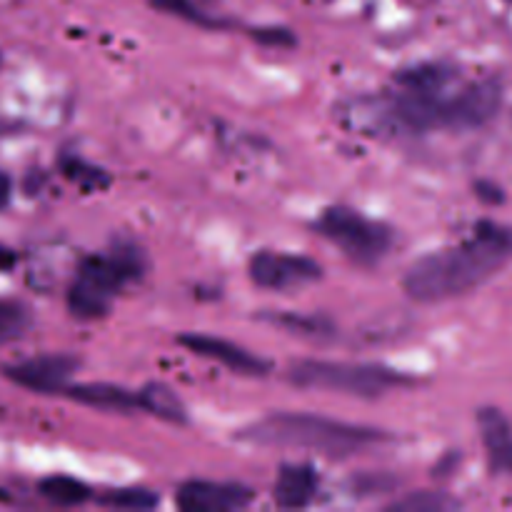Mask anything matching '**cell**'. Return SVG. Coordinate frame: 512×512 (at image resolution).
<instances>
[{
	"mask_svg": "<svg viewBox=\"0 0 512 512\" xmlns=\"http://www.w3.org/2000/svg\"><path fill=\"white\" fill-rule=\"evenodd\" d=\"M145 273V255L135 243H115L105 255H90L80 263L78 275L68 290V308L75 318H103L113 298L125 285Z\"/></svg>",
	"mask_w": 512,
	"mask_h": 512,
	"instance_id": "3",
	"label": "cell"
},
{
	"mask_svg": "<svg viewBox=\"0 0 512 512\" xmlns=\"http://www.w3.org/2000/svg\"><path fill=\"white\" fill-rule=\"evenodd\" d=\"M10 203V178L0 170V210Z\"/></svg>",
	"mask_w": 512,
	"mask_h": 512,
	"instance_id": "25",
	"label": "cell"
},
{
	"mask_svg": "<svg viewBox=\"0 0 512 512\" xmlns=\"http://www.w3.org/2000/svg\"><path fill=\"white\" fill-rule=\"evenodd\" d=\"M512 263V225L480 220L468 240L423 255L403 278L418 303H443L480 288Z\"/></svg>",
	"mask_w": 512,
	"mask_h": 512,
	"instance_id": "1",
	"label": "cell"
},
{
	"mask_svg": "<svg viewBox=\"0 0 512 512\" xmlns=\"http://www.w3.org/2000/svg\"><path fill=\"white\" fill-rule=\"evenodd\" d=\"M30 325V310L15 300H0V345L20 338Z\"/></svg>",
	"mask_w": 512,
	"mask_h": 512,
	"instance_id": "17",
	"label": "cell"
},
{
	"mask_svg": "<svg viewBox=\"0 0 512 512\" xmlns=\"http://www.w3.org/2000/svg\"><path fill=\"white\" fill-rule=\"evenodd\" d=\"M253 490L240 483L190 480L178 490V508L185 512H230L248 508Z\"/></svg>",
	"mask_w": 512,
	"mask_h": 512,
	"instance_id": "9",
	"label": "cell"
},
{
	"mask_svg": "<svg viewBox=\"0 0 512 512\" xmlns=\"http://www.w3.org/2000/svg\"><path fill=\"white\" fill-rule=\"evenodd\" d=\"M63 170L70 180H75V183L80 185H88V188H103V185L108 183V175H105L103 170L93 168V165H85L83 160L78 158L63 163Z\"/></svg>",
	"mask_w": 512,
	"mask_h": 512,
	"instance_id": "21",
	"label": "cell"
},
{
	"mask_svg": "<svg viewBox=\"0 0 512 512\" xmlns=\"http://www.w3.org/2000/svg\"><path fill=\"white\" fill-rule=\"evenodd\" d=\"M138 403L145 413L155 415L165 423H188V410H185L183 400L168 385L148 383L143 390H138Z\"/></svg>",
	"mask_w": 512,
	"mask_h": 512,
	"instance_id": "14",
	"label": "cell"
},
{
	"mask_svg": "<svg viewBox=\"0 0 512 512\" xmlns=\"http://www.w3.org/2000/svg\"><path fill=\"white\" fill-rule=\"evenodd\" d=\"M65 398L75 400L88 408L103 410V413H130V410L140 408L138 393L128 388H120L113 383H83V385H68L63 390Z\"/></svg>",
	"mask_w": 512,
	"mask_h": 512,
	"instance_id": "12",
	"label": "cell"
},
{
	"mask_svg": "<svg viewBox=\"0 0 512 512\" xmlns=\"http://www.w3.org/2000/svg\"><path fill=\"white\" fill-rule=\"evenodd\" d=\"M270 320L278 325H283V328L295 330V333L303 328H305V333H310V335H320V333H325V330H330L328 323H320V320H315V318H298V315H278V318L273 315Z\"/></svg>",
	"mask_w": 512,
	"mask_h": 512,
	"instance_id": "22",
	"label": "cell"
},
{
	"mask_svg": "<svg viewBox=\"0 0 512 512\" xmlns=\"http://www.w3.org/2000/svg\"><path fill=\"white\" fill-rule=\"evenodd\" d=\"M180 345L190 350V353L200 355V358L215 360V363L225 365V368L235 370L240 375H268L270 373V363L268 360L258 358L250 350L240 348V345L230 343L225 338H213V335H200V333H188L180 335L178 338Z\"/></svg>",
	"mask_w": 512,
	"mask_h": 512,
	"instance_id": "10",
	"label": "cell"
},
{
	"mask_svg": "<svg viewBox=\"0 0 512 512\" xmlns=\"http://www.w3.org/2000/svg\"><path fill=\"white\" fill-rule=\"evenodd\" d=\"M318 235L338 245L358 265H375L393 248V230L345 205H333L315 223Z\"/></svg>",
	"mask_w": 512,
	"mask_h": 512,
	"instance_id": "5",
	"label": "cell"
},
{
	"mask_svg": "<svg viewBox=\"0 0 512 512\" xmlns=\"http://www.w3.org/2000/svg\"><path fill=\"white\" fill-rule=\"evenodd\" d=\"M458 500L448 498L445 493H430V490H423V493H413L408 498L398 500L393 505V510L398 512H445V510H458Z\"/></svg>",
	"mask_w": 512,
	"mask_h": 512,
	"instance_id": "18",
	"label": "cell"
},
{
	"mask_svg": "<svg viewBox=\"0 0 512 512\" xmlns=\"http://www.w3.org/2000/svg\"><path fill=\"white\" fill-rule=\"evenodd\" d=\"M478 430L483 438L488 468L493 475H512V423L500 408L478 410Z\"/></svg>",
	"mask_w": 512,
	"mask_h": 512,
	"instance_id": "11",
	"label": "cell"
},
{
	"mask_svg": "<svg viewBox=\"0 0 512 512\" xmlns=\"http://www.w3.org/2000/svg\"><path fill=\"white\" fill-rule=\"evenodd\" d=\"M153 5L155 8L165 10V13L188 20V23L203 25V28H218V20H210L193 0H153Z\"/></svg>",
	"mask_w": 512,
	"mask_h": 512,
	"instance_id": "20",
	"label": "cell"
},
{
	"mask_svg": "<svg viewBox=\"0 0 512 512\" xmlns=\"http://www.w3.org/2000/svg\"><path fill=\"white\" fill-rule=\"evenodd\" d=\"M290 383L300 388L333 390L353 398L375 400L388 390L408 385V375L378 363H338V360H298L288 370Z\"/></svg>",
	"mask_w": 512,
	"mask_h": 512,
	"instance_id": "4",
	"label": "cell"
},
{
	"mask_svg": "<svg viewBox=\"0 0 512 512\" xmlns=\"http://www.w3.org/2000/svg\"><path fill=\"white\" fill-rule=\"evenodd\" d=\"M253 38L260 40L265 45H293L295 38L293 33L280 28H265V30H253Z\"/></svg>",
	"mask_w": 512,
	"mask_h": 512,
	"instance_id": "23",
	"label": "cell"
},
{
	"mask_svg": "<svg viewBox=\"0 0 512 512\" xmlns=\"http://www.w3.org/2000/svg\"><path fill=\"white\" fill-rule=\"evenodd\" d=\"M100 503L108 508H123V510H148L158 505V495L150 493L145 488H125V490H110V493L100 495Z\"/></svg>",
	"mask_w": 512,
	"mask_h": 512,
	"instance_id": "19",
	"label": "cell"
},
{
	"mask_svg": "<svg viewBox=\"0 0 512 512\" xmlns=\"http://www.w3.org/2000/svg\"><path fill=\"white\" fill-rule=\"evenodd\" d=\"M248 273L258 288L273 290V293H293V290L320 280L323 268L308 255L263 250V253L253 255Z\"/></svg>",
	"mask_w": 512,
	"mask_h": 512,
	"instance_id": "6",
	"label": "cell"
},
{
	"mask_svg": "<svg viewBox=\"0 0 512 512\" xmlns=\"http://www.w3.org/2000/svg\"><path fill=\"white\" fill-rule=\"evenodd\" d=\"M80 368V360L73 355H38V358H28L23 363H15L5 368V375L13 380L20 388H28L33 393H58L68 388L70 378L75 370Z\"/></svg>",
	"mask_w": 512,
	"mask_h": 512,
	"instance_id": "7",
	"label": "cell"
},
{
	"mask_svg": "<svg viewBox=\"0 0 512 512\" xmlns=\"http://www.w3.org/2000/svg\"><path fill=\"white\" fill-rule=\"evenodd\" d=\"M503 105V85L495 78L478 80L455 93L453 100V130L483 128L498 115Z\"/></svg>",
	"mask_w": 512,
	"mask_h": 512,
	"instance_id": "8",
	"label": "cell"
},
{
	"mask_svg": "<svg viewBox=\"0 0 512 512\" xmlns=\"http://www.w3.org/2000/svg\"><path fill=\"white\" fill-rule=\"evenodd\" d=\"M458 78V70L450 63H423L395 75L398 88L410 90H448Z\"/></svg>",
	"mask_w": 512,
	"mask_h": 512,
	"instance_id": "15",
	"label": "cell"
},
{
	"mask_svg": "<svg viewBox=\"0 0 512 512\" xmlns=\"http://www.w3.org/2000/svg\"><path fill=\"white\" fill-rule=\"evenodd\" d=\"M13 263H15V255L10 253V250L0 248V270H10L13 268Z\"/></svg>",
	"mask_w": 512,
	"mask_h": 512,
	"instance_id": "26",
	"label": "cell"
},
{
	"mask_svg": "<svg viewBox=\"0 0 512 512\" xmlns=\"http://www.w3.org/2000/svg\"><path fill=\"white\" fill-rule=\"evenodd\" d=\"M475 193H478V198L485 200L488 205H500L505 200L503 188L490 183V180H478V183H475Z\"/></svg>",
	"mask_w": 512,
	"mask_h": 512,
	"instance_id": "24",
	"label": "cell"
},
{
	"mask_svg": "<svg viewBox=\"0 0 512 512\" xmlns=\"http://www.w3.org/2000/svg\"><path fill=\"white\" fill-rule=\"evenodd\" d=\"M38 490L45 500H50L53 505H60V508H73V505L90 500L88 485L70 478V475H50V478L40 480Z\"/></svg>",
	"mask_w": 512,
	"mask_h": 512,
	"instance_id": "16",
	"label": "cell"
},
{
	"mask_svg": "<svg viewBox=\"0 0 512 512\" xmlns=\"http://www.w3.org/2000/svg\"><path fill=\"white\" fill-rule=\"evenodd\" d=\"M238 438L263 448H308L333 458H348L385 443L390 435L370 425L343 423L323 415L273 413L240 430Z\"/></svg>",
	"mask_w": 512,
	"mask_h": 512,
	"instance_id": "2",
	"label": "cell"
},
{
	"mask_svg": "<svg viewBox=\"0 0 512 512\" xmlns=\"http://www.w3.org/2000/svg\"><path fill=\"white\" fill-rule=\"evenodd\" d=\"M318 495V473L313 465H283L275 483V503L280 508H305Z\"/></svg>",
	"mask_w": 512,
	"mask_h": 512,
	"instance_id": "13",
	"label": "cell"
}]
</instances>
